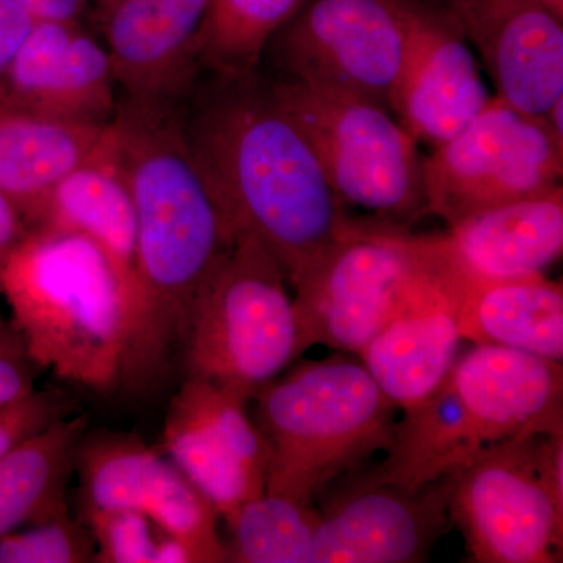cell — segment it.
<instances>
[{
    "instance_id": "d4e9b609",
    "label": "cell",
    "mask_w": 563,
    "mask_h": 563,
    "mask_svg": "<svg viewBox=\"0 0 563 563\" xmlns=\"http://www.w3.org/2000/svg\"><path fill=\"white\" fill-rule=\"evenodd\" d=\"M228 562L312 563L320 510L285 496L262 493L222 518Z\"/></svg>"
},
{
    "instance_id": "e0dca14e",
    "label": "cell",
    "mask_w": 563,
    "mask_h": 563,
    "mask_svg": "<svg viewBox=\"0 0 563 563\" xmlns=\"http://www.w3.org/2000/svg\"><path fill=\"white\" fill-rule=\"evenodd\" d=\"M448 383L483 448L563 428L562 362L499 344H476L455 361Z\"/></svg>"
},
{
    "instance_id": "8992f818",
    "label": "cell",
    "mask_w": 563,
    "mask_h": 563,
    "mask_svg": "<svg viewBox=\"0 0 563 563\" xmlns=\"http://www.w3.org/2000/svg\"><path fill=\"white\" fill-rule=\"evenodd\" d=\"M346 206L406 228L428 214L418 141L383 103L268 77Z\"/></svg>"
},
{
    "instance_id": "9a60e30c",
    "label": "cell",
    "mask_w": 563,
    "mask_h": 563,
    "mask_svg": "<svg viewBox=\"0 0 563 563\" xmlns=\"http://www.w3.org/2000/svg\"><path fill=\"white\" fill-rule=\"evenodd\" d=\"M483 62L496 96L544 117L563 98V20L528 0H426Z\"/></svg>"
},
{
    "instance_id": "2e32d148",
    "label": "cell",
    "mask_w": 563,
    "mask_h": 563,
    "mask_svg": "<svg viewBox=\"0 0 563 563\" xmlns=\"http://www.w3.org/2000/svg\"><path fill=\"white\" fill-rule=\"evenodd\" d=\"M409 36L391 113L418 143L442 146L483 113L493 96L470 44L426 0H404Z\"/></svg>"
},
{
    "instance_id": "9c48e42d",
    "label": "cell",
    "mask_w": 563,
    "mask_h": 563,
    "mask_svg": "<svg viewBox=\"0 0 563 563\" xmlns=\"http://www.w3.org/2000/svg\"><path fill=\"white\" fill-rule=\"evenodd\" d=\"M407 36L404 0H307L269 41L263 60H272L277 79L388 107Z\"/></svg>"
},
{
    "instance_id": "d6a6232c",
    "label": "cell",
    "mask_w": 563,
    "mask_h": 563,
    "mask_svg": "<svg viewBox=\"0 0 563 563\" xmlns=\"http://www.w3.org/2000/svg\"><path fill=\"white\" fill-rule=\"evenodd\" d=\"M528 2L536 3L542 9L551 11L555 16L563 20V0H528Z\"/></svg>"
},
{
    "instance_id": "7402d4cb",
    "label": "cell",
    "mask_w": 563,
    "mask_h": 563,
    "mask_svg": "<svg viewBox=\"0 0 563 563\" xmlns=\"http://www.w3.org/2000/svg\"><path fill=\"white\" fill-rule=\"evenodd\" d=\"M465 272L490 280L544 274L563 252V188L481 211L443 233Z\"/></svg>"
},
{
    "instance_id": "ffe728a7",
    "label": "cell",
    "mask_w": 563,
    "mask_h": 563,
    "mask_svg": "<svg viewBox=\"0 0 563 563\" xmlns=\"http://www.w3.org/2000/svg\"><path fill=\"white\" fill-rule=\"evenodd\" d=\"M443 273L453 299L462 339L499 344L548 361L563 358V287L544 274L490 280L465 272L444 250Z\"/></svg>"
},
{
    "instance_id": "7a4b0ae2",
    "label": "cell",
    "mask_w": 563,
    "mask_h": 563,
    "mask_svg": "<svg viewBox=\"0 0 563 563\" xmlns=\"http://www.w3.org/2000/svg\"><path fill=\"white\" fill-rule=\"evenodd\" d=\"M180 118L233 235L261 243L291 287L354 224L261 69L202 74Z\"/></svg>"
},
{
    "instance_id": "603a6c76",
    "label": "cell",
    "mask_w": 563,
    "mask_h": 563,
    "mask_svg": "<svg viewBox=\"0 0 563 563\" xmlns=\"http://www.w3.org/2000/svg\"><path fill=\"white\" fill-rule=\"evenodd\" d=\"M109 122L73 120L0 102V192L24 221L52 188L90 158Z\"/></svg>"
},
{
    "instance_id": "5bb4252c",
    "label": "cell",
    "mask_w": 563,
    "mask_h": 563,
    "mask_svg": "<svg viewBox=\"0 0 563 563\" xmlns=\"http://www.w3.org/2000/svg\"><path fill=\"white\" fill-rule=\"evenodd\" d=\"M210 0H113L99 7L102 43L122 101L181 109L202 77Z\"/></svg>"
},
{
    "instance_id": "836d02e7",
    "label": "cell",
    "mask_w": 563,
    "mask_h": 563,
    "mask_svg": "<svg viewBox=\"0 0 563 563\" xmlns=\"http://www.w3.org/2000/svg\"><path fill=\"white\" fill-rule=\"evenodd\" d=\"M92 2L99 3V7L107 5V3L113 2V0H92Z\"/></svg>"
},
{
    "instance_id": "44dd1931",
    "label": "cell",
    "mask_w": 563,
    "mask_h": 563,
    "mask_svg": "<svg viewBox=\"0 0 563 563\" xmlns=\"http://www.w3.org/2000/svg\"><path fill=\"white\" fill-rule=\"evenodd\" d=\"M27 228L77 233L98 244L124 284L131 320L136 299V218L111 121L99 150L52 188L29 217Z\"/></svg>"
},
{
    "instance_id": "277c9868",
    "label": "cell",
    "mask_w": 563,
    "mask_h": 563,
    "mask_svg": "<svg viewBox=\"0 0 563 563\" xmlns=\"http://www.w3.org/2000/svg\"><path fill=\"white\" fill-rule=\"evenodd\" d=\"M252 418L268 444L265 492L313 506L366 459L385 453L398 407L363 363L332 357L277 374L252 396Z\"/></svg>"
},
{
    "instance_id": "4dcf8cb0",
    "label": "cell",
    "mask_w": 563,
    "mask_h": 563,
    "mask_svg": "<svg viewBox=\"0 0 563 563\" xmlns=\"http://www.w3.org/2000/svg\"><path fill=\"white\" fill-rule=\"evenodd\" d=\"M29 233L27 222L7 196L0 192V279L10 255Z\"/></svg>"
},
{
    "instance_id": "4fadbf2b",
    "label": "cell",
    "mask_w": 563,
    "mask_h": 563,
    "mask_svg": "<svg viewBox=\"0 0 563 563\" xmlns=\"http://www.w3.org/2000/svg\"><path fill=\"white\" fill-rule=\"evenodd\" d=\"M453 474L420 488L354 477L320 510L312 563H415L451 521Z\"/></svg>"
},
{
    "instance_id": "3957f363",
    "label": "cell",
    "mask_w": 563,
    "mask_h": 563,
    "mask_svg": "<svg viewBox=\"0 0 563 563\" xmlns=\"http://www.w3.org/2000/svg\"><path fill=\"white\" fill-rule=\"evenodd\" d=\"M0 295L40 372L90 391L120 387L129 296L98 244L29 229L3 268Z\"/></svg>"
},
{
    "instance_id": "6da1fadb",
    "label": "cell",
    "mask_w": 563,
    "mask_h": 563,
    "mask_svg": "<svg viewBox=\"0 0 563 563\" xmlns=\"http://www.w3.org/2000/svg\"><path fill=\"white\" fill-rule=\"evenodd\" d=\"M180 110L120 101L111 120L136 218V299L120 387L139 396L181 373L195 303L236 242L185 139Z\"/></svg>"
},
{
    "instance_id": "484cf974",
    "label": "cell",
    "mask_w": 563,
    "mask_h": 563,
    "mask_svg": "<svg viewBox=\"0 0 563 563\" xmlns=\"http://www.w3.org/2000/svg\"><path fill=\"white\" fill-rule=\"evenodd\" d=\"M307 0H210L203 25V74H242L261 69L273 36Z\"/></svg>"
},
{
    "instance_id": "8fae6325",
    "label": "cell",
    "mask_w": 563,
    "mask_h": 563,
    "mask_svg": "<svg viewBox=\"0 0 563 563\" xmlns=\"http://www.w3.org/2000/svg\"><path fill=\"white\" fill-rule=\"evenodd\" d=\"M81 509H133L184 544L192 563L228 562L221 515L161 448L88 429L76 454Z\"/></svg>"
},
{
    "instance_id": "7c38bea8",
    "label": "cell",
    "mask_w": 563,
    "mask_h": 563,
    "mask_svg": "<svg viewBox=\"0 0 563 563\" xmlns=\"http://www.w3.org/2000/svg\"><path fill=\"white\" fill-rule=\"evenodd\" d=\"M251 395L184 377L169 401L161 450L221 518L265 493L268 444L252 418Z\"/></svg>"
},
{
    "instance_id": "1f68e13d",
    "label": "cell",
    "mask_w": 563,
    "mask_h": 563,
    "mask_svg": "<svg viewBox=\"0 0 563 563\" xmlns=\"http://www.w3.org/2000/svg\"><path fill=\"white\" fill-rule=\"evenodd\" d=\"M35 20L81 21L92 0H14Z\"/></svg>"
},
{
    "instance_id": "30bf717a",
    "label": "cell",
    "mask_w": 563,
    "mask_h": 563,
    "mask_svg": "<svg viewBox=\"0 0 563 563\" xmlns=\"http://www.w3.org/2000/svg\"><path fill=\"white\" fill-rule=\"evenodd\" d=\"M539 433L488 444L453 473L451 520L474 562H562L563 503L540 472Z\"/></svg>"
},
{
    "instance_id": "cb8c5ba5",
    "label": "cell",
    "mask_w": 563,
    "mask_h": 563,
    "mask_svg": "<svg viewBox=\"0 0 563 563\" xmlns=\"http://www.w3.org/2000/svg\"><path fill=\"white\" fill-rule=\"evenodd\" d=\"M88 429L87 415L76 413L0 455V539L68 506L77 448Z\"/></svg>"
},
{
    "instance_id": "ba28073f",
    "label": "cell",
    "mask_w": 563,
    "mask_h": 563,
    "mask_svg": "<svg viewBox=\"0 0 563 563\" xmlns=\"http://www.w3.org/2000/svg\"><path fill=\"white\" fill-rule=\"evenodd\" d=\"M563 139L543 117L493 96L461 133L422 157L428 214L450 228L481 211L561 187Z\"/></svg>"
},
{
    "instance_id": "ac0fdd59",
    "label": "cell",
    "mask_w": 563,
    "mask_h": 563,
    "mask_svg": "<svg viewBox=\"0 0 563 563\" xmlns=\"http://www.w3.org/2000/svg\"><path fill=\"white\" fill-rule=\"evenodd\" d=\"M424 276L390 321L358 355L374 383L399 410L424 401L457 361L462 340L450 288L433 247L422 235Z\"/></svg>"
},
{
    "instance_id": "5b68a950",
    "label": "cell",
    "mask_w": 563,
    "mask_h": 563,
    "mask_svg": "<svg viewBox=\"0 0 563 563\" xmlns=\"http://www.w3.org/2000/svg\"><path fill=\"white\" fill-rule=\"evenodd\" d=\"M288 280L261 243L239 236L192 309L181 352L184 377L254 396L301 357Z\"/></svg>"
},
{
    "instance_id": "83f0119b",
    "label": "cell",
    "mask_w": 563,
    "mask_h": 563,
    "mask_svg": "<svg viewBox=\"0 0 563 563\" xmlns=\"http://www.w3.org/2000/svg\"><path fill=\"white\" fill-rule=\"evenodd\" d=\"M81 520L96 544L95 563H158L163 533L133 509L84 507Z\"/></svg>"
},
{
    "instance_id": "d6986e66",
    "label": "cell",
    "mask_w": 563,
    "mask_h": 563,
    "mask_svg": "<svg viewBox=\"0 0 563 563\" xmlns=\"http://www.w3.org/2000/svg\"><path fill=\"white\" fill-rule=\"evenodd\" d=\"M3 101L73 120L109 122L120 102L109 52L81 21L36 20L11 63Z\"/></svg>"
},
{
    "instance_id": "f1b7e54d",
    "label": "cell",
    "mask_w": 563,
    "mask_h": 563,
    "mask_svg": "<svg viewBox=\"0 0 563 563\" xmlns=\"http://www.w3.org/2000/svg\"><path fill=\"white\" fill-rule=\"evenodd\" d=\"M76 413H80L76 399L58 387L35 390L21 401L0 407V455Z\"/></svg>"
},
{
    "instance_id": "f546056e",
    "label": "cell",
    "mask_w": 563,
    "mask_h": 563,
    "mask_svg": "<svg viewBox=\"0 0 563 563\" xmlns=\"http://www.w3.org/2000/svg\"><path fill=\"white\" fill-rule=\"evenodd\" d=\"M35 18L14 0H0V102L5 99V80L11 63L31 33Z\"/></svg>"
},
{
    "instance_id": "52a82bcc",
    "label": "cell",
    "mask_w": 563,
    "mask_h": 563,
    "mask_svg": "<svg viewBox=\"0 0 563 563\" xmlns=\"http://www.w3.org/2000/svg\"><path fill=\"white\" fill-rule=\"evenodd\" d=\"M421 235L380 220L354 221L292 285L299 347L358 354L424 276Z\"/></svg>"
},
{
    "instance_id": "4316f807",
    "label": "cell",
    "mask_w": 563,
    "mask_h": 563,
    "mask_svg": "<svg viewBox=\"0 0 563 563\" xmlns=\"http://www.w3.org/2000/svg\"><path fill=\"white\" fill-rule=\"evenodd\" d=\"M95 554L90 529L69 506L0 539V563H95Z\"/></svg>"
}]
</instances>
